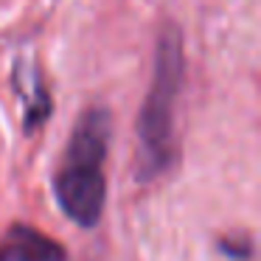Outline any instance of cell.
Returning a JSON list of instances; mask_svg holds the SVG:
<instances>
[{
    "label": "cell",
    "instance_id": "6da1fadb",
    "mask_svg": "<svg viewBox=\"0 0 261 261\" xmlns=\"http://www.w3.org/2000/svg\"><path fill=\"white\" fill-rule=\"evenodd\" d=\"M110 149V113L90 107L79 115L57 174V202L65 216L82 227H96L107 202L104 160Z\"/></svg>",
    "mask_w": 261,
    "mask_h": 261
},
{
    "label": "cell",
    "instance_id": "7a4b0ae2",
    "mask_svg": "<svg viewBox=\"0 0 261 261\" xmlns=\"http://www.w3.org/2000/svg\"><path fill=\"white\" fill-rule=\"evenodd\" d=\"M182 87V42L177 29H166L154 57V76L138 113V180H154L177 160L174 107Z\"/></svg>",
    "mask_w": 261,
    "mask_h": 261
},
{
    "label": "cell",
    "instance_id": "3957f363",
    "mask_svg": "<svg viewBox=\"0 0 261 261\" xmlns=\"http://www.w3.org/2000/svg\"><path fill=\"white\" fill-rule=\"evenodd\" d=\"M0 261H65V247L42 230L14 225L0 244Z\"/></svg>",
    "mask_w": 261,
    "mask_h": 261
}]
</instances>
